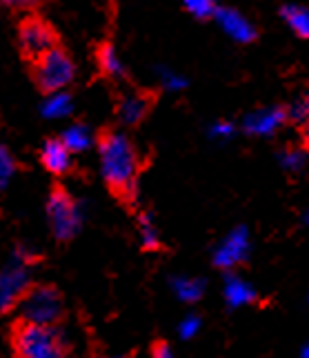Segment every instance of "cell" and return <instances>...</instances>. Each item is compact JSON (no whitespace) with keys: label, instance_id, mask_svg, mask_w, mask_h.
Listing matches in <instances>:
<instances>
[{"label":"cell","instance_id":"4","mask_svg":"<svg viewBox=\"0 0 309 358\" xmlns=\"http://www.w3.org/2000/svg\"><path fill=\"white\" fill-rule=\"evenodd\" d=\"M47 216H49V225H52L54 236L58 241L73 238L82 223V214H80L78 203L63 189H56V192H52V196H49Z\"/></svg>","mask_w":309,"mask_h":358},{"label":"cell","instance_id":"13","mask_svg":"<svg viewBox=\"0 0 309 358\" xmlns=\"http://www.w3.org/2000/svg\"><path fill=\"white\" fill-rule=\"evenodd\" d=\"M285 112L282 109H265V112H256L254 116L247 118V129L252 134H271L276 127L282 125L285 120Z\"/></svg>","mask_w":309,"mask_h":358},{"label":"cell","instance_id":"15","mask_svg":"<svg viewBox=\"0 0 309 358\" xmlns=\"http://www.w3.org/2000/svg\"><path fill=\"white\" fill-rule=\"evenodd\" d=\"M171 289L178 296V301L182 303H196L201 301V296L205 292V282L201 278H192V276H178L171 280Z\"/></svg>","mask_w":309,"mask_h":358},{"label":"cell","instance_id":"5","mask_svg":"<svg viewBox=\"0 0 309 358\" xmlns=\"http://www.w3.org/2000/svg\"><path fill=\"white\" fill-rule=\"evenodd\" d=\"M73 73H76V69H73L71 58L65 52H60L58 47L49 49L47 54L36 60V83L47 94L63 92L73 80Z\"/></svg>","mask_w":309,"mask_h":358},{"label":"cell","instance_id":"8","mask_svg":"<svg viewBox=\"0 0 309 358\" xmlns=\"http://www.w3.org/2000/svg\"><path fill=\"white\" fill-rule=\"evenodd\" d=\"M20 45L31 58L38 60L49 49H54V31L43 20H24L20 27Z\"/></svg>","mask_w":309,"mask_h":358},{"label":"cell","instance_id":"10","mask_svg":"<svg viewBox=\"0 0 309 358\" xmlns=\"http://www.w3.org/2000/svg\"><path fill=\"white\" fill-rule=\"evenodd\" d=\"M41 160L47 171H52V174L60 176L69 171L71 167V152L69 147L63 143V141H47L43 145V152H41Z\"/></svg>","mask_w":309,"mask_h":358},{"label":"cell","instance_id":"9","mask_svg":"<svg viewBox=\"0 0 309 358\" xmlns=\"http://www.w3.org/2000/svg\"><path fill=\"white\" fill-rule=\"evenodd\" d=\"M216 20L222 27L229 38L238 41V43H252L256 38V29L254 24L247 20L245 16H240L238 11L233 9H216Z\"/></svg>","mask_w":309,"mask_h":358},{"label":"cell","instance_id":"28","mask_svg":"<svg viewBox=\"0 0 309 358\" xmlns=\"http://www.w3.org/2000/svg\"><path fill=\"white\" fill-rule=\"evenodd\" d=\"M229 131H231L229 125H218V127L214 129V134H229Z\"/></svg>","mask_w":309,"mask_h":358},{"label":"cell","instance_id":"19","mask_svg":"<svg viewBox=\"0 0 309 358\" xmlns=\"http://www.w3.org/2000/svg\"><path fill=\"white\" fill-rule=\"evenodd\" d=\"M138 231H141V243L145 250H158L160 247V236H158V229L154 225L152 216L143 214L138 218Z\"/></svg>","mask_w":309,"mask_h":358},{"label":"cell","instance_id":"18","mask_svg":"<svg viewBox=\"0 0 309 358\" xmlns=\"http://www.w3.org/2000/svg\"><path fill=\"white\" fill-rule=\"evenodd\" d=\"M98 63H101V69L105 76H111V78H118L122 76V60L118 58L116 49L111 45H105L101 52H98Z\"/></svg>","mask_w":309,"mask_h":358},{"label":"cell","instance_id":"16","mask_svg":"<svg viewBox=\"0 0 309 358\" xmlns=\"http://www.w3.org/2000/svg\"><path fill=\"white\" fill-rule=\"evenodd\" d=\"M280 14L296 36L309 41V9L301 5H287V7H282Z\"/></svg>","mask_w":309,"mask_h":358},{"label":"cell","instance_id":"11","mask_svg":"<svg viewBox=\"0 0 309 358\" xmlns=\"http://www.w3.org/2000/svg\"><path fill=\"white\" fill-rule=\"evenodd\" d=\"M222 294H225V301L231 310H240V307H247L256 301V289L238 276H227Z\"/></svg>","mask_w":309,"mask_h":358},{"label":"cell","instance_id":"14","mask_svg":"<svg viewBox=\"0 0 309 358\" xmlns=\"http://www.w3.org/2000/svg\"><path fill=\"white\" fill-rule=\"evenodd\" d=\"M71 109H73V103H71V96L69 94H65V92H52V94L45 98L41 112H43L45 118L58 120V118L69 116Z\"/></svg>","mask_w":309,"mask_h":358},{"label":"cell","instance_id":"30","mask_svg":"<svg viewBox=\"0 0 309 358\" xmlns=\"http://www.w3.org/2000/svg\"><path fill=\"white\" fill-rule=\"evenodd\" d=\"M303 136H305V143L309 145V120L305 122V131H303Z\"/></svg>","mask_w":309,"mask_h":358},{"label":"cell","instance_id":"29","mask_svg":"<svg viewBox=\"0 0 309 358\" xmlns=\"http://www.w3.org/2000/svg\"><path fill=\"white\" fill-rule=\"evenodd\" d=\"M301 358H309V341L301 348Z\"/></svg>","mask_w":309,"mask_h":358},{"label":"cell","instance_id":"3","mask_svg":"<svg viewBox=\"0 0 309 358\" xmlns=\"http://www.w3.org/2000/svg\"><path fill=\"white\" fill-rule=\"evenodd\" d=\"M20 314L24 323L56 325L63 316V296L52 285H34L20 301Z\"/></svg>","mask_w":309,"mask_h":358},{"label":"cell","instance_id":"6","mask_svg":"<svg viewBox=\"0 0 309 358\" xmlns=\"http://www.w3.org/2000/svg\"><path fill=\"white\" fill-rule=\"evenodd\" d=\"M29 263L22 254H16L0 269V312H9L11 307L20 305L24 294L29 292Z\"/></svg>","mask_w":309,"mask_h":358},{"label":"cell","instance_id":"2","mask_svg":"<svg viewBox=\"0 0 309 358\" xmlns=\"http://www.w3.org/2000/svg\"><path fill=\"white\" fill-rule=\"evenodd\" d=\"M16 358H67L63 336L54 325L24 323L14 336Z\"/></svg>","mask_w":309,"mask_h":358},{"label":"cell","instance_id":"22","mask_svg":"<svg viewBox=\"0 0 309 358\" xmlns=\"http://www.w3.org/2000/svg\"><path fill=\"white\" fill-rule=\"evenodd\" d=\"M203 323H201V316H196V314H187L185 316L180 323H178V336L182 341H192L194 336H199V331H201Z\"/></svg>","mask_w":309,"mask_h":358},{"label":"cell","instance_id":"27","mask_svg":"<svg viewBox=\"0 0 309 358\" xmlns=\"http://www.w3.org/2000/svg\"><path fill=\"white\" fill-rule=\"evenodd\" d=\"M0 3H5L9 7H29L36 3V0H0Z\"/></svg>","mask_w":309,"mask_h":358},{"label":"cell","instance_id":"17","mask_svg":"<svg viewBox=\"0 0 309 358\" xmlns=\"http://www.w3.org/2000/svg\"><path fill=\"white\" fill-rule=\"evenodd\" d=\"M60 141L69 147L71 154H78V152H85L92 147V131L85 125H71L63 131Z\"/></svg>","mask_w":309,"mask_h":358},{"label":"cell","instance_id":"20","mask_svg":"<svg viewBox=\"0 0 309 358\" xmlns=\"http://www.w3.org/2000/svg\"><path fill=\"white\" fill-rule=\"evenodd\" d=\"M16 174V163H14V156L7 150V147L0 145V189H5L7 185L11 182Z\"/></svg>","mask_w":309,"mask_h":358},{"label":"cell","instance_id":"24","mask_svg":"<svg viewBox=\"0 0 309 358\" xmlns=\"http://www.w3.org/2000/svg\"><path fill=\"white\" fill-rule=\"evenodd\" d=\"M163 85H165L167 90H182L185 87V80L180 76H176V73L165 71L163 73Z\"/></svg>","mask_w":309,"mask_h":358},{"label":"cell","instance_id":"23","mask_svg":"<svg viewBox=\"0 0 309 358\" xmlns=\"http://www.w3.org/2000/svg\"><path fill=\"white\" fill-rule=\"evenodd\" d=\"M289 116L294 120H301V122H307L309 120V94H305L301 101L289 109Z\"/></svg>","mask_w":309,"mask_h":358},{"label":"cell","instance_id":"21","mask_svg":"<svg viewBox=\"0 0 309 358\" xmlns=\"http://www.w3.org/2000/svg\"><path fill=\"white\" fill-rule=\"evenodd\" d=\"M182 5L196 18H209L216 14V0H182Z\"/></svg>","mask_w":309,"mask_h":358},{"label":"cell","instance_id":"32","mask_svg":"<svg viewBox=\"0 0 309 358\" xmlns=\"http://www.w3.org/2000/svg\"><path fill=\"white\" fill-rule=\"evenodd\" d=\"M307 225H309V214H307Z\"/></svg>","mask_w":309,"mask_h":358},{"label":"cell","instance_id":"33","mask_svg":"<svg viewBox=\"0 0 309 358\" xmlns=\"http://www.w3.org/2000/svg\"><path fill=\"white\" fill-rule=\"evenodd\" d=\"M307 301H309V296H307Z\"/></svg>","mask_w":309,"mask_h":358},{"label":"cell","instance_id":"26","mask_svg":"<svg viewBox=\"0 0 309 358\" xmlns=\"http://www.w3.org/2000/svg\"><path fill=\"white\" fill-rule=\"evenodd\" d=\"M282 163H285L289 169H299V167L303 165V160H301V156H299V154H294V152H292V154H287V156H285V160H282Z\"/></svg>","mask_w":309,"mask_h":358},{"label":"cell","instance_id":"12","mask_svg":"<svg viewBox=\"0 0 309 358\" xmlns=\"http://www.w3.org/2000/svg\"><path fill=\"white\" fill-rule=\"evenodd\" d=\"M147 109H150V103L145 101L138 94H129L118 103V118L122 125H138V122L147 116Z\"/></svg>","mask_w":309,"mask_h":358},{"label":"cell","instance_id":"31","mask_svg":"<svg viewBox=\"0 0 309 358\" xmlns=\"http://www.w3.org/2000/svg\"><path fill=\"white\" fill-rule=\"evenodd\" d=\"M103 358H125V356H103Z\"/></svg>","mask_w":309,"mask_h":358},{"label":"cell","instance_id":"25","mask_svg":"<svg viewBox=\"0 0 309 358\" xmlns=\"http://www.w3.org/2000/svg\"><path fill=\"white\" fill-rule=\"evenodd\" d=\"M152 358H176V356H174V352H171V348L167 343H158V345H154Z\"/></svg>","mask_w":309,"mask_h":358},{"label":"cell","instance_id":"7","mask_svg":"<svg viewBox=\"0 0 309 358\" xmlns=\"http://www.w3.org/2000/svg\"><path fill=\"white\" fill-rule=\"evenodd\" d=\"M250 254V234L245 227L233 229L214 252V265L220 269H231L240 265Z\"/></svg>","mask_w":309,"mask_h":358},{"label":"cell","instance_id":"1","mask_svg":"<svg viewBox=\"0 0 309 358\" xmlns=\"http://www.w3.org/2000/svg\"><path fill=\"white\" fill-rule=\"evenodd\" d=\"M98 156L109 187L118 194H129L138 174V154L131 141L120 131H107L98 141Z\"/></svg>","mask_w":309,"mask_h":358}]
</instances>
